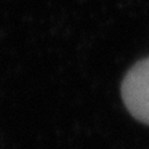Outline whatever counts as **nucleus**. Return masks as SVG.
Returning a JSON list of instances; mask_svg holds the SVG:
<instances>
[{"mask_svg": "<svg viewBox=\"0 0 149 149\" xmlns=\"http://www.w3.org/2000/svg\"><path fill=\"white\" fill-rule=\"evenodd\" d=\"M122 97L137 120L149 124V58L130 69L122 84Z\"/></svg>", "mask_w": 149, "mask_h": 149, "instance_id": "f257e3e1", "label": "nucleus"}]
</instances>
